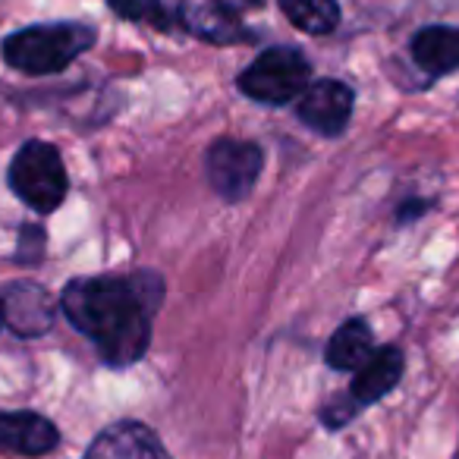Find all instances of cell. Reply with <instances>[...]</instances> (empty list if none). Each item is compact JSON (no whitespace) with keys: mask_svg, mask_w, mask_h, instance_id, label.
I'll list each match as a JSON object with an SVG mask.
<instances>
[{"mask_svg":"<svg viewBox=\"0 0 459 459\" xmlns=\"http://www.w3.org/2000/svg\"><path fill=\"white\" fill-rule=\"evenodd\" d=\"M0 318L20 337H41L54 327L57 306L45 287L32 281H16L0 293Z\"/></svg>","mask_w":459,"mask_h":459,"instance_id":"6","label":"cell"},{"mask_svg":"<svg viewBox=\"0 0 459 459\" xmlns=\"http://www.w3.org/2000/svg\"><path fill=\"white\" fill-rule=\"evenodd\" d=\"M281 10L296 29L308 35H327L340 26L337 0H281Z\"/></svg>","mask_w":459,"mask_h":459,"instance_id":"14","label":"cell"},{"mask_svg":"<svg viewBox=\"0 0 459 459\" xmlns=\"http://www.w3.org/2000/svg\"><path fill=\"white\" fill-rule=\"evenodd\" d=\"M296 114L321 135H340L352 117V89L337 79H315L296 98Z\"/></svg>","mask_w":459,"mask_h":459,"instance_id":"7","label":"cell"},{"mask_svg":"<svg viewBox=\"0 0 459 459\" xmlns=\"http://www.w3.org/2000/svg\"><path fill=\"white\" fill-rule=\"evenodd\" d=\"M179 22L186 26V32L208 41V45H243V41H252V32L243 26L239 13L221 7L214 0H186L179 7Z\"/></svg>","mask_w":459,"mask_h":459,"instance_id":"8","label":"cell"},{"mask_svg":"<svg viewBox=\"0 0 459 459\" xmlns=\"http://www.w3.org/2000/svg\"><path fill=\"white\" fill-rule=\"evenodd\" d=\"M264 154L255 142L243 139H217L204 154V173L208 183L223 202H243L255 189L262 177Z\"/></svg>","mask_w":459,"mask_h":459,"instance_id":"5","label":"cell"},{"mask_svg":"<svg viewBox=\"0 0 459 459\" xmlns=\"http://www.w3.org/2000/svg\"><path fill=\"white\" fill-rule=\"evenodd\" d=\"M110 10L123 20L142 22V26H152L158 32H167L173 26V16L167 13L160 0H110Z\"/></svg>","mask_w":459,"mask_h":459,"instance_id":"15","label":"cell"},{"mask_svg":"<svg viewBox=\"0 0 459 459\" xmlns=\"http://www.w3.org/2000/svg\"><path fill=\"white\" fill-rule=\"evenodd\" d=\"M85 459H170L160 444V437L148 425L139 421H120L101 431L91 446L85 450Z\"/></svg>","mask_w":459,"mask_h":459,"instance_id":"9","label":"cell"},{"mask_svg":"<svg viewBox=\"0 0 459 459\" xmlns=\"http://www.w3.org/2000/svg\"><path fill=\"white\" fill-rule=\"evenodd\" d=\"M60 444V431L39 412H0V453L45 456Z\"/></svg>","mask_w":459,"mask_h":459,"instance_id":"10","label":"cell"},{"mask_svg":"<svg viewBox=\"0 0 459 459\" xmlns=\"http://www.w3.org/2000/svg\"><path fill=\"white\" fill-rule=\"evenodd\" d=\"M412 60L431 79L459 70V29L428 26L412 39Z\"/></svg>","mask_w":459,"mask_h":459,"instance_id":"12","label":"cell"},{"mask_svg":"<svg viewBox=\"0 0 459 459\" xmlns=\"http://www.w3.org/2000/svg\"><path fill=\"white\" fill-rule=\"evenodd\" d=\"M403 352L396 346H384V350H375L362 365L356 368V381H352L350 396L359 403V406H368V403L387 396L390 390L400 384L403 377Z\"/></svg>","mask_w":459,"mask_h":459,"instance_id":"11","label":"cell"},{"mask_svg":"<svg viewBox=\"0 0 459 459\" xmlns=\"http://www.w3.org/2000/svg\"><path fill=\"white\" fill-rule=\"evenodd\" d=\"M312 82V66L299 48H268L239 76V89L258 104H290Z\"/></svg>","mask_w":459,"mask_h":459,"instance_id":"4","label":"cell"},{"mask_svg":"<svg viewBox=\"0 0 459 459\" xmlns=\"http://www.w3.org/2000/svg\"><path fill=\"white\" fill-rule=\"evenodd\" d=\"M221 7L233 10V13H243V10H252V7H262V0H214Z\"/></svg>","mask_w":459,"mask_h":459,"instance_id":"16","label":"cell"},{"mask_svg":"<svg viewBox=\"0 0 459 459\" xmlns=\"http://www.w3.org/2000/svg\"><path fill=\"white\" fill-rule=\"evenodd\" d=\"M0 327H4V318H0Z\"/></svg>","mask_w":459,"mask_h":459,"instance_id":"17","label":"cell"},{"mask_svg":"<svg viewBox=\"0 0 459 459\" xmlns=\"http://www.w3.org/2000/svg\"><path fill=\"white\" fill-rule=\"evenodd\" d=\"M164 299V283L152 271L76 277L66 283L60 308L79 333L95 343L114 368L135 365L152 343V325Z\"/></svg>","mask_w":459,"mask_h":459,"instance_id":"1","label":"cell"},{"mask_svg":"<svg viewBox=\"0 0 459 459\" xmlns=\"http://www.w3.org/2000/svg\"><path fill=\"white\" fill-rule=\"evenodd\" d=\"M10 189L41 214L57 211L70 189L57 148L48 142H26L10 160Z\"/></svg>","mask_w":459,"mask_h":459,"instance_id":"3","label":"cell"},{"mask_svg":"<svg viewBox=\"0 0 459 459\" xmlns=\"http://www.w3.org/2000/svg\"><path fill=\"white\" fill-rule=\"evenodd\" d=\"M95 45V29L82 22H45L26 26L4 41V60L29 76L60 73Z\"/></svg>","mask_w":459,"mask_h":459,"instance_id":"2","label":"cell"},{"mask_svg":"<svg viewBox=\"0 0 459 459\" xmlns=\"http://www.w3.org/2000/svg\"><path fill=\"white\" fill-rule=\"evenodd\" d=\"M371 352H375V343H371L368 321L350 318V321H343L340 331L331 337V343H327V350H325V359H327V365L337 371H356Z\"/></svg>","mask_w":459,"mask_h":459,"instance_id":"13","label":"cell"}]
</instances>
